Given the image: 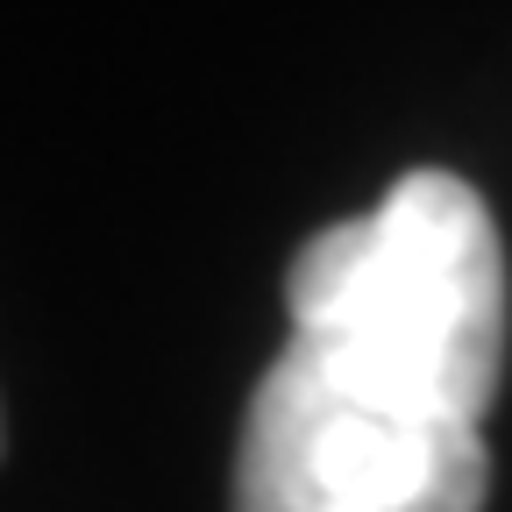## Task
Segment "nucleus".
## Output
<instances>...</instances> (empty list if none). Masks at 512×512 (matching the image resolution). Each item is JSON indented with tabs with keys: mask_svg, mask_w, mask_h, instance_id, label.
<instances>
[{
	"mask_svg": "<svg viewBox=\"0 0 512 512\" xmlns=\"http://www.w3.org/2000/svg\"><path fill=\"white\" fill-rule=\"evenodd\" d=\"M292 335L256 377L235 512H484L505 370V242L477 185L406 171L299 242Z\"/></svg>",
	"mask_w": 512,
	"mask_h": 512,
	"instance_id": "nucleus-1",
	"label": "nucleus"
}]
</instances>
